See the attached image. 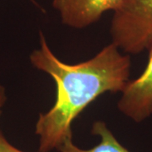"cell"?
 Masks as SVG:
<instances>
[{
	"instance_id": "cell-1",
	"label": "cell",
	"mask_w": 152,
	"mask_h": 152,
	"mask_svg": "<svg viewBox=\"0 0 152 152\" xmlns=\"http://www.w3.org/2000/svg\"><path fill=\"white\" fill-rule=\"evenodd\" d=\"M41 47L30 56L35 68L48 74L56 84L54 105L39 115L36 134L39 152L59 150L72 140V124L96 99L106 92H122L129 81L130 56L111 43L91 59L68 64L55 56L41 33Z\"/></svg>"
},
{
	"instance_id": "cell-2",
	"label": "cell",
	"mask_w": 152,
	"mask_h": 152,
	"mask_svg": "<svg viewBox=\"0 0 152 152\" xmlns=\"http://www.w3.org/2000/svg\"><path fill=\"white\" fill-rule=\"evenodd\" d=\"M113 42L126 54H139L152 44V0H124L114 11Z\"/></svg>"
},
{
	"instance_id": "cell-3",
	"label": "cell",
	"mask_w": 152,
	"mask_h": 152,
	"mask_svg": "<svg viewBox=\"0 0 152 152\" xmlns=\"http://www.w3.org/2000/svg\"><path fill=\"white\" fill-rule=\"evenodd\" d=\"M148 51L149 59L145 70L137 79L128 82L118 103L120 112L136 123L152 115V44Z\"/></svg>"
},
{
	"instance_id": "cell-4",
	"label": "cell",
	"mask_w": 152,
	"mask_h": 152,
	"mask_svg": "<svg viewBox=\"0 0 152 152\" xmlns=\"http://www.w3.org/2000/svg\"><path fill=\"white\" fill-rule=\"evenodd\" d=\"M124 0H53L62 21L73 28H85L100 20L102 14L115 11Z\"/></svg>"
},
{
	"instance_id": "cell-5",
	"label": "cell",
	"mask_w": 152,
	"mask_h": 152,
	"mask_svg": "<svg viewBox=\"0 0 152 152\" xmlns=\"http://www.w3.org/2000/svg\"><path fill=\"white\" fill-rule=\"evenodd\" d=\"M91 134L101 138V141L97 145L84 150L75 145L72 140H69L60 147L58 151L60 152H130L120 144L102 121H96L93 124Z\"/></svg>"
},
{
	"instance_id": "cell-6",
	"label": "cell",
	"mask_w": 152,
	"mask_h": 152,
	"mask_svg": "<svg viewBox=\"0 0 152 152\" xmlns=\"http://www.w3.org/2000/svg\"><path fill=\"white\" fill-rule=\"evenodd\" d=\"M0 152H25L12 145L0 131Z\"/></svg>"
},
{
	"instance_id": "cell-7",
	"label": "cell",
	"mask_w": 152,
	"mask_h": 152,
	"mask_svg": "<svg viewBox=\"0 0 152 152\" xmlns=\"http://www.w3.org/2000/svg\"><path fill=\"white\" fill-rule=\"evenodd\" d=\"M6 101L5 90L3 86H0V115L2 113V107L4 105Z\"/></svg>"
}]
</instances>
